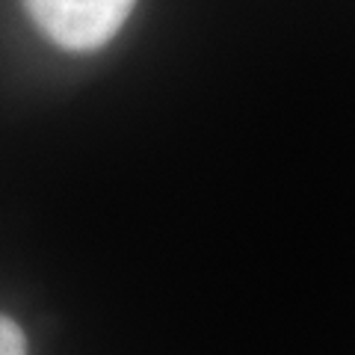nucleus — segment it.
I'll return each mask as SVG.
<instances>
[{"label":"nucleus","mask_w":355,"mask_h":355,"mask_svg":"<svg viewBox=\"0 0 355 355\" xmlns=\"http://www.w3.org/2000/svg\"><path fill=\"white\" fill-rule=\"evenodd\" d=\"M137 0H24L44 36L62 51H98L125 27Z\"/></svg>","instance_id":"obj_1"},{"label":"nucleus","mask_w":355,"mask_h":355,"mask_svg":"<svg viewBox=\"0 0 355 355\" xmlns=\"http://www.w3.org/2000/svg\"><path fill=\"white\" fill-rule=\"evenodd\" d=\"M0 355H27L24 331L18 329L15 320L0 314Z\"/></svg>","instance_id":"obj_2"}]
</instances>
